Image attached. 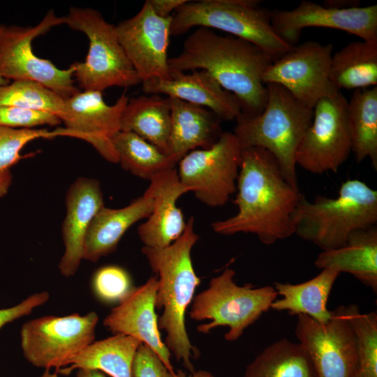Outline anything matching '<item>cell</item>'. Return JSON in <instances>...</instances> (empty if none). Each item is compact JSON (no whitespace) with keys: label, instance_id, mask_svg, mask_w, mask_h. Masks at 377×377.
I'll return each mask as SVG.
<instances>
[{"label":"cell","instance_id":"1","mask_svg":"<svg viewBox=\"0 0 377 377\" xmlns=\"http://www.w3.org/2000/svg\"><path fill=\"white\" fill-rule=\"evenodd\" d=\"M236 191L237 212L213 222L216 233H251L267 245L294 235L292 216L303 195L284 178L276 159L267 150L243 149Z\"/></svg>","mask_w":377,"mask_h":377},{"label":"cell","instance_id":"2","mask_svg":"<svg viewBox=\"0 0 377 377\" xmlns=\"http://www.w3.org/2000/svg\"><path fill=\"white\" fill-rule=\"evenodd\" d=\"M274 59L262 49L231 35L199 27L184 40L180 53L168 59L170 70H203L239 102L241 114L258 115L267 97L263 76Z\"/></svg>","mask_w":377,"mask_h":377},{"label":"cell","instance_id":"3","mask_svg":"<svg viewBox=\"0 0 377 377\" xmlns=\"http://www.w3.org/2000/svg\"><path fill=\"white\" fill-rule=\"evenodd\" d=\"M194 223V217L191 216L183 233L170 245L163 248L143 246L141 250L158 276L156 309H163L158 318V328L166 333L165 343L170 352L188 373L195 371L191 358L198 353L185 325L187 308L200 284L191 260V250L199 239Z\"/></svg>","mask_w":377,"mask_h":377},{"label":"cell","instance_id":"4","mask_svg":"<svg viewBox=\"0 0 377 377\" xmlns=\"http://www.w3.org/2000/svg\"><path fill=\"white\" fill-rule=\"evenodd\" d=\"M292 222L294 234L323 251L343 246L354 231L377 223V191L359 179L344 182L336 198L318 195L313 201L304 195Z\"/></svg>","mask_w":377,"mask_h":377},{"label":"cell","instance_id":"5","mask_svg":"<svg viewBox=\"0 0 377 377\" xmlns=\"http://www.w3.org/2000/svg\"><path fill=\"white\" fill-rule=\"evenodd\" d=\"M267 98L260 114L236 118L233 133L243 149L260 147L276 159L284 178L298 187L296 152L311 125L313 109L296 101L283 87L266 84Z\"/></svg>","mask_w":377,"mask_h":377},{"label":"cell","instance_id":"6","mask_svg":"<svg viewBox=\"0 0 377 377\" xmlns=\"http://www.w3.org/2000/svg\"><path fill=\"white\" fill-rule=\"evenodd\" d=\"M257 0H201L185 3L172 14L170 36L186 34L194 27L218 29L258 46L274 60L293 46L274 31L270 13Z\"/></svg>","mask_w":377,"mask_h":377},{"label":"cell","instance_id":"7","mask_svg":"<svg viewBox=\"0 0 377 377\" xmlns=\"http://www.w3.org/2000/svg\"><path fill=\"white\" fill-rule=\"evenodd\" d=\"M235 276L232 269L226 268L210 280L207 289L194 296L190 318L197 321L211 320L198 325V332L209 334L217 327L227 326L229 330L224 338L235 341L271 309L278 296L274 286L256 288L251 283L240 286L235 282Z\"/></svg>","mask_w":377,"mask_h":377},{"label":"cell","instance_id":"8","mask_svg":"<svg viewBox=\"0 0 377 377\" xmlns=\"http://www.w3.org/2000/svg\"><path fill=\"white\" fill-rule=\"evenodd\" d=\"M64 24L84 33L89 52L84 62H75L74 75L83 91L102 92L112 87H131L141 83L117 38L115 26L98 10L71 7Z\"/></svg>","mask_w":377,"mask_h":377},{"label":"cell","instance_id":"9","mask_svg":"<svg viewBox=\"0 0 377 377\" xmlns=\"http://www.w3.org/2000/svg\"><path fill=\"white\" fill-rule=\"evenodd\" d=\"M61 24H64V17L57 16L52 9L35 26H4L0 34V75L9 82H37L64 99L79 92L73 79L74 63L67 69H59L32 50L34 39Z\"/></svg>","mask_w":377,"mask_h":377},{"label":"cell","instance_id":"10","mask_svg":"<svg viewBox=\"0 0 377 377\" xmlns=\"http://www.w3.org/2000/svg\"><path fill=\"white\" fill-rule=\"evenodd\" d=\"M243 148L231 131H223L210 147L193 150L177 163L182 184L203 204L224 205L236 192Z\"/></svg>","mask_w":377,"mask_h":377},{"label":"cell","instance_id":"11","mask_svg":"<svg viewBox=\"0 0 377 377\" xmlns=\"http://www.w3.org/2000/svg\"><path fill=\"white\" fill-rule=\"evenodd\" d=\"M98 316L95 311L80 316H47L25 323L20 331L25 359L38 368L55 371L94 341Z\"/></svg>","mask_w":377,"mask_h":377},{"label":"cell","instance_id":"12","mask_svg":"<svg viewBox=\"0 0 377 377\" xmlns=\"http://www.w3.org/2000/svg\"><path fill=\"white\" fill-rule=\"evenodd\" d=\"M348 101L341 91L320 98L311 125L297 148V165L316 175L337 172L352 151L348 126Z\"/></svg>","mask_w":377,"mask_h":377},{"label":"cell","instance_id":"13","mask_svg":"<svg viewBox=\"0 0 377 377\" xmlns=\"http://www.w3.org/2000/svg\"><path fill=\"white\" fill-rule=\"evenodd\" d=\"M332 50V44L313 40L294 45L272 61L263 81L281 86L299 103L313 109L320 98L339 91L330 80Z\"/></svg>","mask_w":377,"mask_h":377},{"label":"cell","instance_id":"14","mask_svg":"<svg viewBox=\"0 0 377 377\" xmlns=\"http://www.w3.org/2000/svg\"><path fill=\"white\" fill-rule=\"evenodd\" d=\"M295 332L318 377H351L357 358V339L346 306L332 311V318L324 324L308 316L297 315Z\"/></svg>","mask_w":377,"mask_h":377},{"label":"cell","instance_id":"15","mask_svg":"<svg viewBox=\"0 0 377 377\" xmlns=\"http://www.w3.org/2000/svg\"><path fill=\"white\" fill-rule=\"evenodd\" d=\"M128 100L124 92L113 105H108L101 91H79L65 99L59 116L64 126L54 131L57 137L66 136L88 142L106 161L117 163L112 141L121 131V118Z\"/></svg>","mask_w":377,"mask_h":377},{"label":"cell","instance_id":"16","mask_svg":"<svg viewBox=\"0 0 377 377\" xmlns=\"http://www.w3.org/2000/svg\"><path fill=\"white\" fill-rule=\"evenodd\" d=\"M172 17L162 18L149 0L133 17L115 26L118 40L141 80L169 79L168 48Z\"/></svg>","mask_w":377,"mask_h":377},{"label":"cell","instance_id":"17","mask_svg":"<svg viewBox=\"0 0 377 377\" xmlns=\"http://www.w3.org/2000/svg\"><path fill=\"white\" fill-rule=\"evenodd\" d=\"M270 22L276 34L292 46L306 27L338 29L364 40H377V5L337 8L302 1L290 10H274Z\"/></svg>","mask_w":377,"mask_h":377},{"label":"cell","instance_id":"18","mask_svg":"<svg viewBox=\"0 0 377 377\" xmlns=\"http://www.w3.org/2000/svg\"><path fill=\"white\" fill-rule=\"evenodd\" d=\"M158 276H152L142 285L133 287L129 293L112 309L103 320L110 332L132 337L152 349L172 371L171 353L161 337L156 313Z\"/></svg>","mask_w":377,"mask_h":377},{"label":"cell","instance_id":"19","mask_svg":"<svg viewBox=\"0 0 377 377\" xmlns=\"http://www.w3.org/2000/svg\"><path fill=\"white\" fill-rule=\"evenodd\" d=\"M66 214L62 225L64 253L60 260V273L74 275L83 259L85 237L96 214L104 206L100 183L91 178H78L66 197Z\"/></svg>","mask_w":377,"mask_h":377},{"label":"cell","instance_id":"20","mask_svg":"<svg viewBox=\"0 0 377 377\" xmlns=\"http://www.w3.org/2000/svg\"><path fill=\"white\" fill-rule=\"evenodd\" d=\"M145 191L153 199V209L138 229L139 237L144 246L165 247L178 239L186 228L177 202L189 191L180 182L175 168L154 177Z\"/></svg>","mask_w":377,"mask_h":377},{"label":"cell","instance_id":"21","mask_svg":"<svg viewBox=\"0 0 377 377\" xmlns=\"http://www.w3.org/2000/svg\"><path fill=\"white\" fill-rule=\"evenodd\" d=\"M147 94H165L197 105L215 113L221 121L235 120L241 113L236 97L223 89L207 71H193L185 73L170 70L169 79L152 78L142 82Z\"/></svg>","mask_w":377,"mask_h":377},{"label":"cell","instance_id":"22","mask_svg":"<svg viewBox=\"0 0 377 377\" xmlns=\"http://www.w3.org/2000/svg\"><path fill=\"white\" fill-rule=\"evenodd\" d=\"M171 110L170 156L177 163L188 152L210 147L223 133L220 118L212 110L168 97Z\"/></svg>","mask_w":377,"mask_h":377},{"label":"cell","instance_id":"23","mask_svg":"<svg viewBox=\"0 0 377 377\" xmlns=\"http://www.w3.org/2000/svg\"><path fill=\"white\" fill-rule=\"evenodd\" d=\"M152 209L153 199L146 191L126 207L112 209L103 206L88 229L83 259L96 262L114 251L127 230L138 221L147 219Z\"/></svg>","mask_w":377,"mask_h":377},{"label":"cell","instance_id":"24","mask_svg":"<svg viewBox=\"0 0 377 377\" xmlns=\"http://www.w3.org/2000/svg\"><path fill=\"white\" fill-rule=\"evenodd\" d=\"M318 269L332 268L349 273L374 293L377 292L376 226L353 232L337 249L322 251L314 261Z\"/></svg>","mask_w":377,"mask_h":377},{"label":"cell","instance_id":"25","mask_svg":"<svg viewBox=\"0 0 377 377\" xmlns=\"http://www.w3.org/2000/svg\"><path fill=\"white\" fill-rule=\"evenodd\" d=\"M141 343L121 334L94 341L54 373L67 376L75 369H85L100 371L111 377H133V363Z\"/></svg>","mask_w":377,"mask_h":377},{"label":"cell","instance_id":"26","mask_svg":"<svg viewBox=\"0 0 377 377\" xmlns=\"http://www.w3.org/2000/svg\"><path fill=\"white\" fill-rule=\"evenodd\" d=\"M339 274L334 269L324 268L319 274L303 283L275 282L274 288L281 297L276 299L271 308L287 311L291 315H306L319 323H326L332 316V311L327 308V300Z\"/></svg>","mask_w":377,"mask_h":377},{"label":"cell","instance_id":"27","mask_svg":"<svg viewBox=\"0 0 377 377\" xmlns=\"http://www.w3.org/2000/svg\"><path fill=\"white\" fill-rule=\"evenodd\" d=\"M171 110L168 97L158 94L129 98L121 118V131L134 133L170 156Z\"/></svg>","mask_w":377,"mask_h":377},{"label":"cell","instance_id":"28","mask_svg":"<svg viewBox=\"0 0 377 377\" xmlns=\"http://www.w3.org/2000/svg\"><path fill=\"white\" fill-rule=\"evenodd\" d=\"M330 80L341 89L377 86V40L354 41L332 54Z\"/></svg>","mask_w":377,"mask_h":377},{"label":"cell","instance_id":"29","mask_svg":"<svg viewBox=\"0 0 377 377\" xmlns=\"http://www.w3.org/2000/svg\"><path fill=\"white\" fill-rule=\"evenodd\" d=\"M346 117L356 161L368 158L377 170V86L355 90L348 101Z\"/></svg>","mask_w":377,"mask_h":377},{"label":"cell","instance_id":"30","mask_svg":"<svg viewBox=\"0 0 377 377\" xmlns=\"http://www.w3.org/2000/svg\"><path fill=\"white\" fill-rule=\"evenodd\" d=\"M243 377H318L313 362L299 342L286 338L267 346L245 369Z\"/></svg>","mask_w":377,"mask_h":377},{"label":"cell","instance_id":"31","mask_svg":"<svg viewBox=\"0 0 377 377\" xmlns=\"http://www.w3.org/2000/svg\"><path fill=\"white\" fill-rule=\"evenodd\" d=\"M112 142L122 168L142 179L150 181L156 175L175 168L178 163L132 132L120 131Z\"/></svg>","mask_w":377,"mask_h":377},{"label":"cell","instance_id":"32","mask_svg":"<svg viewBox=\"0 0 377 377\" xmlns=\"http://www.w3.org/2000/svg\"><path fill=\"white\" fill-rule=\"evenodd\" d=\"M357 339V358L351 377H377V313H361L356 304L346 306Z\"/></svg>","mask_w":377,"mask_h":377},{"label":"cell","instance_id":"33","mask_svg":"<svg viewBox=\"0 0 377 377\" xmlns=\"http://www.w3.org/2000/svg\"><path fill=\"white\" fill-rule=\"evenodd\" d=\"M64 101L57 94L33 80H14L0 86V106L46 111L59 117Z\"/></svg>","mask_w":377,"mask_h":377},{"label":"cell","instance_id":"34","mask_svg":"<svg viewBox=\"0 0 377 377\" xmlns=\"http://www.w3.org/2000/svg\"><path fill=\"white\" fill-rule=\"evenodd\" d=\"M56 137L54 130L0 126V198L8 191L13 179L10 168L22 158L24 147L36 139Z\"/></svg>","mask_w":377,"mask_h":377},{"label":"cell","instance_id":"35","mask_svg":"<svg viewBox=\"0 0 377 377\" xmlns=\"http://www.w3.org/2000/svg\"><path fill=\"white\" fill-rule=\"evenodd\" d=\"M94 292L105 302H120L131 290V280L122 267L108 265L100 268L92 280Z\"/></svg>","mask_w":377,"mask_h":377},{"label":"cell","instance_id":"36","mask_svg":"<svg viewBox=\"0 0 377 377\" xmlns=\"http://www.w3.org/2000/svg\"><path fill=\"white\" fill-rule=\"evenodd\" d=\"M60 119L53 113L17 108L0 106V126L10 128H34L39 126H57Z\"/></svg>","mask_w":377,"mask_h":377},{"label":"cell","instance_id":"37","mask_svg":"<svg viewBox=\"0 0 377 377\" xmlns=\"http://www.w3.org/2000/svg\"><path fill=\"white\" fill-rule=\"evenodd\" d=\"M133 377H186L182 371L170 370L158 355L149 346L141 343L135 355Z\"/></svg>","mask_w":377,"mask_h":377},{"label":"cell","instance_id":"38","mask_svg":"<svg viewBox=\"0 0 377 377\" xmlns=\"http://www.w3.org/2000/svg\"><path fill=\"white\" fill-rule=\"evenodd\" d=\"M49 297V293L43 291L29 295L15 306L1 309L0 329L8 323L30 314L35 308L45 304Z\"/></svg>","mask_w":377,"mask_h":377},{"label":"cell","instance_id":"39","mask_svg":"<svg viewBox=\"0 0 377 377\" xmlns=\"http://www.w3.org/2000/svg\"><path fill=\"white\" fill-rule=\"evenodd\" d=\"M188 0H149L154 13L160 17L168 18L172 13Z\"/></svg>","mask_w":377,"mask_h":377},{"label":"cell","instance_id":"40","mask_svg":"<svg viewBox=\"0 0 377 377\" xmlns=\"http://www.w3.org/2000/svg\"><path fill=\"white\" fill-rule=\"evenodd\" d=\"M77 377H106V376L101 371L93 369H78ZM41 377H58L57 374H51L50 369H45V373Z\"/></svg>","mask_w":377,"mask_h":377},{"label":"cell","instance_id":"41","mask_svg":"<svg viewBox=\"0 0 377 377\" xmlns=\"http://www.w3.org/2000/svg\"><path fill=\"white\" fill-rule=\"evenodd\" d=\"M359 1H357L354 3L353 0H334V1H325L323 3L324 6L334 7L337 8H349L359 6Z\"/></svg>","mask_w":377,"mask_h":377},{"label":"cell","instance_id":"42","mask_svg":"<svg viewBox=\"0 0 377 377\" xmlns=\"http://www.w3.org/2000/svg\"><path fill=\"white\" fill-rule=\"evenodd\" d=\"M186 377H215L211 372L206 370L194 371L192 373H188Z\"/></svg>","mask_w":377,"mask_h":377},{"label":"cell","instance_id":"43","mask_svg":"<svg viewBox=\"0 0 377 377\" xmlns=\"http://www.w3.org/2000/svg\"><path fill=\"white\" fill-rule=\"evenodd\" d=\"M4 25L0 24V34L3 29ZM10 82L7 80L4 79L1 75H0V86L5 85L8 84Z\"/></svg>","mask_w":377,"mask_h":377}]
</instances>
